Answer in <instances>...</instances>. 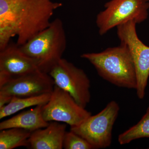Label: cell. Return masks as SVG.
<instances>
[{
  "label": "cell",
  "instance_id": "obj_7",
  "mask_svg": "<svg viewBox=\"0 0 149 149\" xmlns=\"http://www.w3.org/2000/svg\"><path fill=\"white\" fill-rule=\"evenodd\" d=\"M49 74L55 85L69 93L83 107L90 102L91 82L85 71L66 59L62 58Z\"/></svg>",
  "mask_w": 149,
  "mask_h": 149
},
{
  "label": "cell",
  "instance_id": "obj_13",
  "mask_svg": "<svg viewBox=\"0 0 149 149\" xmlns=\"http://www.w3.org/2000/svg\"><path fill=\"white\" fill-rule=\"evenodd\" d=\"M51 93L33 97H13L8 104L0 109V119L27 108L45 104L50 99Z\"/></svg>",
  "mask_w": 149,
  "mask_h": 149
},
{
  "label": "cell",
  "instance_id": "obj_4",
  "mask_svg": "<svg viewBox=\"0 0 149 149\" xmlns=\"http://www.w3.org/2000/svg\"><path fill=\"white\" fill-rule=\"evenodd\" d=\"M149 3L146 0H110L96 17L99 34L103 35L114 27L133 21L140 24L148 15Z\"/></svg>",
  "mask_w": 149,
  "mask_h": 149
},
{
  "label": "cell",
  "instance_id": "obj_10",
  "mask_svg": "<svg viewBox=\"0 0 149 149\" xmlns=\"http://www.w3.org/2000/svg\"><path fill=\"white\" fill-rule=\"evenodd\" d=\"M38 70L35 62L24 54L17 44L9 43L0 50V85L11 79Z\"/></svg>",
  "mask_w": 149,
  "mask_h": 149
},
{
  "label": "cell",
  "instance_id": "obj_6",
  "mask_svg": "<svg viewBox=\"0 0 149 149\" xmlns=\"http://www.w3.org/2000/svg\"><path fill=\"white\" fill-rule=\"evenodd\" d=\"M136 24L134 21H129L116 28L120 45L127 48L134 62L137 76V95L141 100L146 95L149 77V47L139 39Z\"/></svg>",
  "mask_w": 149,
  "mask_h": 149
},
{
  "label": "cell",
  "instance_id": "obj_14",
  "mask_svg": "<svg viewBox=\"0 0 149 149\" xmlns=\"http://www.w3.org/2000/svg\"><path fill=\"white\" fill-rule=\"evenodd\" d=\"M32 133L19 128L1 130L0 149H13L20 147L28 148L29 139Z\"/></svg>",
  "mask_w": 149,
  "mask_h": 149
},
{
  "label": "cell",
  "instance_id": "obj_2",
  "mask_svg": "<svg viewBox=\"0 0 149 149\" xmlns=\"http://www.w3.org/2000/svg\"><path fill=\"white\" fill-rule=\"evenodd\" d=\"M93 65L98 74L111 84L128 89H137L136 68L127 48L120 45L99 53L81 55Z\"/></svg>",
  "mask_w": 149,
  "mask_h": 149
},
{
  "label": "cell",
  "instance_id": "obj_12",
  "mask_svg": "<svg viewBox=\"0 0 149 149\" xmlns=\"http://www.w3.org/2000/svg\"><path fill=\"white\" fill-rule=\"evenodd\" d=\"M40 105L35 108L22 112L13 117L2 121L0 123V130L11 128H19L33 132L38 129L45 128L49 122L43 118L42 107Z\"/></svg>",
  "mask_w": 149,
  "mask_h": 149
},
{
  "label": "cell",
  "instance_id": "obj_11",
  "mask_svg": "<svg viewBox=\"0 0 149 149\" xmlns=\"http://www.w3.org/2000/svg\"><path fill=\"white\" fill-rule=\"evenodd\" d=\"M66 124L52 121L45 128L35 130L29 139L31 149H62L66 133Z\"/></svg>",
  "mask_w": 149,
  "mask_h": 149
},
{
  "label": "cell",
  "instance_id": "obj_17",
  "mask_svg": "<svg viewBox=\"0 0 149 149\" xmlns=\"http://www.w3.org/2000/svg\"><path fill=\"white\" fill-rule=\"evenodd\" d=\"M146 1H147L148 3H149V0H146Z\"/></svg>",
  "mask_w": 149,
  "mask_h": 149
},
{
  "label": "cell",
  "instance_id": "obj_8",
  "mask_svg": "<svg viewBox=\"0 0 149 149\" xmlns=\"http://www.w3.org/2000/svg\"><path fill=\"white\" fill-rule=\"evenodd\" d=\"M42 115L47 122L64 123L70 127L80 125L92 115L91 112L77 103L69 93L56 85L49 100L43 106Z\"/></svg>",
  "mask_w": 149,
  "mask_h": 149
},
{
  "label": "cell",
  "instance_id": "obj_9",
  "mask_svg": "<svg viewBox=\"0 0 149 149\" xmlns=\"http://www.w3.org/2000/svg\"><path fill=\"white\" fill-rule=\"evenodd\" d=\"M55 83L49 73L38 70L8 80L0 85V96L29 97L51 93Z\"/></svg>",
  "mask_w": 149,
  "mask_h": 149
},
{
  "label": "cell",
  "instance_id": "obj_16",
  "mask_svg": "<svg viewBox=\"0 0 149 149\" xmlns=\"http://www.w3.org/2000/svg\"><path fill=\"white\" fill-rule=\"evenodd\" d=\"M65 149H91L93 147L88 141L77 134L70 131L66 132L63 142Z\"/></svg>",
  "mask_w": 149,
  "mask_h": 149
},
{
  "label": "cell",
  "instance_id": "obj_15",
  "mask_svg": "<svg viewBox=\"0 0 149 149\" xmlns=\"http://www.w3.org/2000/svg\"><path fill=\"white\" fill-rule=\"evenodd\" d=\"M144 138H149V107L138 123L118 136V141L120 145H123Z\"/></svg>",
  "mask_w": 149,
  "mask_h": 149
},
{
  "label": "cell",
  "instance_id": "obj_18",
  "mask_svg": "<svg viewBox=\"0 0 149 149\" xmlns=\"http://www.w3.org/2000/svg\"><path fill=\"white\" fill-rule=\"evenodd\" d=\"M148 149H149V148H148Z\"/></svg>",
  "mask_w": 149,
  "mask_h": 149
},
{
  "label": "cell",
  "instance_id": "obj_5",
  "mask_svg": "<svg viewBox=\"0 0 149 149\" xmlns=\"http://www.w3.org/2000/svg\"><path fill=\"white\" fill-rule=\"evenodd\" d=\"M120 110L119 105L112 101L97 114L91 115L70 130L88 141L93 149L105 148L112 142V132Z\"/></svg>",
  "mask_w": 149,
  "mask_h": 149
},
{
  "label": "cell",
  "instance_id": "obj_3",
  "mask_svg": "<svg viewBox=\"0 0 149 149\" xmlns=\"http://www.w3.org/2000/svg\"><path fill=\"white\" fill-rule=\"evenodd\" d=\"M66 34L60 19L20 46L22 52L32 59L42 72L49 73L62 58L66 48Z\"/></svg>",
  "mask_w": 149,
  "mask_h": 149
},
{
  "label": "cell",
  "instance_id": "obj_1",
  "mask_svg": "<svg viewBox=\"0 0 149 149\" xmlns=\"http://www.w3.org/2000/svg\"><path fill=\"white\" fill-rule=\"evenodd\" d=\"M62 5L51 0H0V50L13 37L21 46L49 27Z\"/></svg>",
  "mask_w": 149,
  "mask_h": 149
}]
</instances>
